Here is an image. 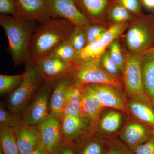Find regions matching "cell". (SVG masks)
Instances as JSON below:
<instances>
[{
	"label": "cell",
	"instance_id": "cell-2",
	"mask_svg": "<svg viewBox=\"0 0 154 154\" xmlns=\"http://www.w3.org/2000/svg\"><path fill=\"white\" fill-rule=\"evenodd\" d=\"M0 25L8 38L9 52L14 67L25 63L28 60L30 42L38 23L21 17L1 15Z\"/></svg>",
	"mask_w": 154,
	"mask_h": 154
},
{
	"label": "cell",
	"instance_id": "cell-5",
	"mask_svg": "<svg viewBox=\"0 0 154 154\" xmlns=\"http://www.w3.org/2000/svg\"><path fill=\"white\" fill-rule=\"evenodd\" d=\"M74 78L75 81L83 85L102 84L119 89L122 88V83L118 76L110 74L103 68L100 58L79 63Z\"/></svg>",
	"mask_w": 154,
	"mask_h": 154
},
{
	"label": "cell",
	"instance_id": "cell-36",
	"mask_svg": "<svg viewBox=\"0 0 154 154\" xmlns=\"http://www.w3.org/2000/svg\"><path fill=\"white\" fill-rule=\"evenodd\" d=\"M53 154H76L72 143L64 140L59 146Z\"/></svg>",
	"mask_w": 154,
	"mask_h": 154
},
{
	"label": "cell",
	"instance_id": "cell-40",
	"mask_svg": "<svg viewBox=\"0 0 154 154\" xmlns=\"http://www.w3.org/2000/svg\"><path fill=\"white\" fill-rule=\"evenodd\" d=\"M0 154H5V152L1 146H0Z\"/></svg>",
	"mask_w": 154,
	"mask_h": 154
},
{
	"label": "cell",
	"instance_id": "cell-27",
	"mask_svg": "<svg viewBox=\"0 0 154 154\" xmlns=\"http://www.w3.org/2000/svg\"><path fill=\"white\" fill-rule=\"evenodd\" d=\"M122 116L120 113L112 111L104 116L100 122V126L103 131L107 133L116 132L120 127Z\"/></svg>",
	"mask_w": 154,
	"mask_h": 154
},
{
	"label": "cell",
	"instance_id": "cell-19",
	"mask_svg": "<svg viewBox=\"0 0 154 154\" xmlns=\"http://www.w3.org/2000/svg\"><path fill=\"white\" fill-rule=\"evenodd\" d=\"M122 139L132 149L146 142L149 139L148 131L142 125L132 123L128 125L121 136Z\"/></svg>",
	"mask_w": 154,
	"mask_h": 154
},
{
	"label": "cell",
	"instance_id": "cell-41",
	"mask_svg": "<svg viewBox=\"0 0 154 154\" xmlns=\"http://www.w3.org/2000/svg\"><path fill=\"white\" fill-rule=\"evenodd\" d=\"M149 50L152 51H154V47L152 48H150L149 49Z\"/></svg>",
	"mask_w": 154,
	"mask_h": 154
},
{
	"label": "cell",
	"instance_id": "cell-28",
	"mask_svg": "<svg viewBox=\"0 0 154 154\" xmlns=\"http://www.w3.org/2000/svg\"><path fill=\"white\" fill-rule=\"evenodd\" d=\"M84 27H76L69 39L70 43L77 52L82 50L87 45Z\"/></svg>",
	"mask_w": 154,
	"mask_h": 154
},
{
	"label": "cell",
	"instance_id": "cell-23",
	"mask_svg": "<svg viewBox=\"0 0 154 154\" xmlns=\"http://www.w3.org/2000/svg\"><path fill=\"white\" fill-rule=\"evenodd\" d=\"M77 53L78 52L73 48L68 40L59 45L48 57H56L70 62L77 63Z\"/></svg>",
	"mask_w": 154,
	"mask_h": 154
},
{
	"label": "cell",
	"instance_id": "cell-31",
	"mask_svg": "<svg viewBox=\"0 0 154 154\" xmlns=\"http://www.w3.org/2000/svg\"><path fill=\"white\" fill-rule=\"evenodd\" d=\"M100 62L103 68L110 74L118 76L122 72L120 69L110 57L108 51L106 50L100 57Z\"/></svg>",
	"mask_w": 154,
	"mask_h": 154
},
{
	"label": "cell",
	"instance_id": "cell-6",
	"mask_svg": "<svg viewBox=\"0 0 154 154\" xmlns=\"http://www.w3.org/2000/svg\"><path fill=\"white\" fill-rule=\"evenodd\" d=\"M54 83L45 81L28 107L21 113L22 125L37 126L49 115L50 97Z\"/></svg>",
	"mask_w": 154,
	"mask_h": 154
},
{
	"label": "cell",
	"instance_id": "cell-14",
	"mask_svg": "<svg viewBox=\"0 0 154 154\" xmlns=\"http://www.w3.org/2000/svg\"><path fill=\"white\" fill-rule=\"evenodd\" d=\"M13 130L19 154H28L40 145V136L37 126L21 125Z\"/></svg>",
	"mask_w": 154,
	"mask_h": 154
},
{
	"label": "cell",
	"instance_id": "cell-16",
	"mask_svg": "<svg viewBox=\"0 0 154 154\" xmlns=\"http://www.w3.org/2000/svg\"><path fill=\"white\" fill-rule=\"evenodd\" d=\"M81 108L82 116L89 119L92 124L95 123L104 108L91 85L83 86Z\"/></svg>",
	"mask_w": 154,
	"mask_h": 154
},
{
	"label": "cell",
	"instance_id": "cell-22",
	"mask_svg": "<svg viewBox=\"0 0 154 154\" xmlns=\"http://www.w3.org/2000/svg\"><path fill=\"white\" fill-rule=\"evenodd\" d=\"M0 146L5 154H20L13 129L0 128Z\"/></svg>",
	"mask_w": 154,
	"mask_h": 154
},
{
	"label": "cell",
	"instance_id": "cell-9",
	"mask_svg": "<svg viewBox=\"0 0 154 154\" xmlns=\"http://www.w3.org/2000/svg\"><path fill=\"white\" fill-rule=\"evenodd\" d=\"M40 138V145L50 154L64 140L60 120L49 114L37 125Z\"/></svg>",
	"mask_w": 154,
	"mask_h": 154
},
{
	"label": "cell",
	"instance_id": "cell-34",
	"mask_svg": "<svg viewBox=\"0 0 154 154\" xmlns=\"http://www.w3.org/2000/svg\"><path fill=\"white\" fill-rule=\"evenodd\" d=\"M0 14L18 17L15 0H0Z\"/></svg>",
	"mask_w": 154,
	"mask_h": 154
},
{
	"label": "cell",
	"instance_id": "cell-21",
	"mask_svg": "<svg viewBox=\"0 0 154 154\" xmlns=\"http://www.w3.org/2000/svg\"><path fill=\"white\" fill-rule=\"evenodd\" d=\"M130 110L136 118L154 128V111L148 105L137 101L128 104Z\"/></svg>",
	"mask_w": 154,
	"mask_h": 154
},
{
	"label": "cell",
	"instance_id": "cell-24",
	"mask_svg": "<svg viewBox=\"0 0 154 154\" xmlns=\"http://www.w3.org/2000/svg\"><path fill=\"white\" fill-rule=\"evenodd\" d=\"M23 72L16 75H0V94H10L16 90L22 84L24 79Z\"/></svg>",
	"mask_w": 154,
	"mask_h": 154
},
{
	"label": "cell",
	"instance_id": "cell-15",
	"mask_svg": "<svg viewBox=\"0 0 154 154\" xmlns=\"http://www.w3.org/2000/svg\"><path fill=\"white\" fill-rule=\"evenodd\" d=\"M103 107L126 111L124 100L118 88L102 84H90Z\"/></svg>",
	"mask_w": 154,
	"mask_h": 154
},
{
	"label": "cell",
	"instance_id": "cell-39",
	"mask_svg": "<svg viewBox=\"0 0 154 154\" xmlns=\"http://www.w3.org/2000/svg\"><path fill=\"white\" fill-rule=\"evenodd\" d=\"M27 154H50L41 145H39L32 152Z\"/></svg>",
	"mask_w": 154,
	"mask_h": 154
},
{
	"label": "cell",
	"instance_id": "cell-26",
	"mask_svg": "<svg viewBox=\"0 0 154 154\" xmlns=\"http://www.w3.org/2000/svg\"><path fill=\"white\" fill-rule=\"evenodd\" d=\"M21 113H11L6 110L2 104L0 106V128H9L14 129L21 126Z\"/></svg>",
	"mask_w": 154,
	"mask_h": 154
},
{
	"label": "cell",
	"instance_id": "cell-8",
	"mask_svg": "<svg viewBox=\"0 0 154 154\" xmlns=\"http://www.w3.org/2000/svg\"><path fill=\"white\" fill-rule=\"evenodd\" d=\"M35 63L45 82L74 76L79 63L70 62L54 57H47Z\"/></svg>",
	"mask_w": 154,
	"mask_h": 154
},
{
	"label": "cell",
	"instance_id": "cell-38",
	"mask_svg": "<svg viewBox=\"0 0 154 154\" xmlns=\"http://www.w3.org/2000/svg\"><path fill=\"white\" fill-rule=\"evenodd\" d=\"M142 3L145 8L152 11L154 15V0H142Z\"/></svg>",
	"mask_w": 154,
	"mask_h": 154
},
{
	"label": "cell",
	"instance_id": "cell-13",
	"mask_svg": "<svg viewBox=\"0 0 154 154\" xmlns=\"http://www.w3.org/2000/svg\"><path fill=\"white\" fill-rule=\"evenodd\" d=\"M80 11L91 23L100 21L108 14L111 6L116 0H75Z\"/></svg>",
	"mask_w": 154,
	"mask_h": 154
},
{
	"label": "cell",
	"instance_id": "cell-42",
	"mask_svg": "<svg viewBox=\"0 0 154 154\" xmlns=\"http://www.w3.org/2000/svg\"><path fill=\"white\" fill-rule=\"evenodd\" d=\"M151 133L152 135L154 136V128L153 129V130L151 132Z\"/></svg>",
	"mask_w": 154,
	"mask_h": 154
},
{
	"label": "cell",
	"instance_id": "cell-20",
	"mask_svg": "<svg viewBox=\"0 0 154 154\" xmlns=\"http://www.w3.org/2000/svg\"><path fill=\"white\" fill-rule=\"evenodd\" d=\"M83 117L63 114L60 122L65 141L72 143L74 140L81 134L84 125Z\"/></svg>",
	"mask_w": 154,
	"mask_h": 154
},
{
	"label": "cell",
	"instance_id": "cell-43",
	"mask_svg": "<svg viewBox=\"0 0 154 154\" xmlns=\"http://www.w3.org/2000/svg\"></svg>",
	"mask_w": 154,
	"mask_h": 154
},
{
	"label": "cell",
	"instance_id": "cell-1",
	"mask_svg": "<svg viewBox=\"0 0 154 154\" xmlns=\"http://www.w3.org/2000/svg\"><path fill=\"white\" fill-rule=\"evenodd\" d=\"M75 27L61 18H52L38 24L30 42L28 60L36 63L47 57L59 45L69 40Z\"/></svg>",
	"mask_w": 154,
	"mask_h": 154
},
{
	"label": "cell",
	"instance_id": "cell-30",
	"mask_svg": "<svg viewBox=\"0 0 154 154\" xmlns=\"http://www.w3.org/2000/svg\"><path fill=\"white\" fill-rule=\"evenodd\" d=\"M87 38V45L99 39L107 29L104 27L92 23L84 27Z\"/></svg>",
	"mask_w": 154,
	"mask_h": 154
},
{
	"label": "cell",
	"instance_id": "cell-4",
	"mask_svg": "<svg viewBox=\"0 0 154 154\" xmlns=\"http://www.w3.org/2000/svg\"><path fill=\"white\" fill-rule=\"evenodd\" d=\"M136 16L127 32V47L129 53H143L154 47V16Z\"/></svg>",
	"mask_w": 154,
	"mask_h": 154
},
{
	"label": "cell",
	"instance_id": "cell-11",
	"mask_svg": "<svg viewBox=\"0 0 154 154\" xmlns=\"http://www.w3.org/2000/svg\"><path fill=\"white\" fill-rule=\"evenodd\" d=\"M18 17L44 23L52 19L47 0H15Z\"/></svg>",
	"mask_w": 154,
	"mask_h": 154
},
{
	"label": "cell",
	"instance_id": "cell-12",
	"mask_svg": "<svg viewBox=\"0 0 154 154\" xmlns=\"http://www.w3.org/2000/svg\"><path fill=\"white\" fill-rule=\"evenodd\" d=\"M75 82L74 76L66 77L54 82L49 104V114L61 120L64 113L66 94L69 86Z\"/></svg>",
	"mask_w": 154,
	"mask_h": 154
},
{
	"label": "cell",
	"instance_id": "cell-18",
	"mask_svg": "<svg viewBox=\"0 0 154 154\" xmlns=\"http://www.w3.org/2000/svg\"><path fill=\"white\" fill-rule=\"evenodd\" d=\"M83 85L75 80L69 86L66 94L64 114L72 116H82L81 102Z\"/></svg>",
	"mask_w": 154,
	"mask_h": 154
},
{
	"label": "cell",
	"instance_id": "cell-25",
	"mask_svg": "<svg viewBox=\"0 0 154 154\" xmlns=\"http://www.w3.org/2000/svg\"><path fill=\"white\" fill-rule=\"evenodd\" d=\"M107 14L112 22L115 24L128 22L133 19L135 15L116 1L111 6Z\"/></svg>",
	"mask_w": 154,
	"mask_h": 154
},
{
	"label": "cell",
	"instance_id": "cell-7",
	"mask_svg": "<svg viewBox=\"0 0 154 154\" xmlns=\"http://www.w3.org/2000/svg\"><path fill=\"white\" fill-rule=\"evenodd\" d=\"M144 53V52H143ZM143 53H129L125 58L123 78L128 93L133 96L145 97L141 71Z\"/></svg>",
	"mask_w": 154,
	"mask_h": 154
},
{
	"label": "cell",
	"instance_id": "cell-33",
	"mask_svg": "<svg viewBox=\"0 0 154 154\" xmlns=\"http://www.w3.org/2000/svg\"><path fill=\"white\" fill-rule=\"evenodd\" d=\"M116 2L123 6L133 14L138 16L142 14V0H116Z\"/></svg>",
	"mask_w": 154,
	"mask_h": 154
},
{
	"label": "cell",
	"instance_id": "cell-37",
	"mask_svg": "<svg viewBox=\"0 0 154 154\" xmlns=\"http://www.w3.org/2000/svg\"><path fill=\"white\" fill-rule=\"evenodd\" d=\"M106 154H131L119 146H111Z\"/></svg>",
	"mask_w": 154,
	"mask_h": 154
},
{
	"label": "cell",
	"instance_id": "cell-10",
	"mask_svg": "<svg viewBox=\"0 0 154 154\" xmlns=\"http://www.w3.org/2000/svg\"><path fill=\"white\" fill-rule=\"evenodd\" d=\"M52 18L66 19L76 27H83L91 22L80 11L75 0H47Z\"/></svg>",
	"mask_w": 154,
	"mask_h": 154
},
{
	"label": "cell",
	"instance_id": "cell-3",
	"mask_svg": "<svg viewBox=\"0 0 154 154\" xmlns=\"http://www.w3.org/2000/svg\"><path fill=\"white\" fill-rule=\"evenodd\" d=\"M24 64V79L18 88L9 94L7 100L8 110L11 113H22L45 82L35 63L27 60Z\"/></svg>",
	"mask_w": 154,
	"mask_h": 154
},
{
	"label": "cell",
	"instance_id": "cell-35",
	"mask_svg": "<svg viewBox=\"0 0 154 154\" xmlns=\"http://www.w3.org/2000/svg\"><path fill=\"white\" fill-rule=\"evenodd\" d=\"M135 154H154V136L134 150Z\"/></svg>",
	"mask_w": 154,
	"mask_h": 154
},
{
	"label": "cell",
	"instance_id": "cell-29",
	"mask_svg": "<svg viewBox=\"0 0 154 154\" xmlns=\"http://www.w3.org/2000/svg\"><path fill=\"white\" fill-rule=\"evenodd\" d=\"M108 51L110 57L120 69L122 72L124 70L125 58L122 52L120 45L116 39L113 41L109 46Z\"/></svg>",
	"mask_w": 154,
	"mask_h": 154
},
{
	"label": "cell",
	"instance_id": "cell-32",
	"mask_svg": "<svg viewBox=\"0 0 154 154\" xmlns=\"http://www.w3.org/2000/svg\"><path fill=\"white\" fill-rule=\"evenodd\" d=\"M103 147L101 143L91 140L85 143L79 150V154H102Z\"/></svg>",
	"mask_w": 154,
	"mask_h": 154
},
{
	"label": "cell",
	"instance_id": "cell-17",
	"mask_svg": "<svg viewBox=\"0 0 154 154\" xmlns=\"http://www.w3.org/2000/svg\"><path fill=\"white\" fill-rule=\"evenodd\" d=\"M141 71L145 91L154 101V52L147 50L141 59Z\"/></svg>",
	"mask_w": 154,
	"mask_h": 154
}]
</instances>
